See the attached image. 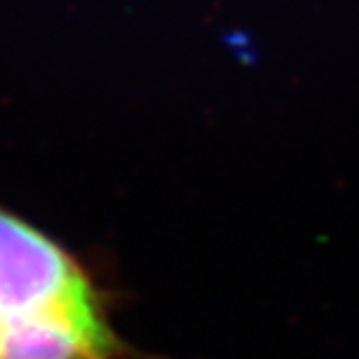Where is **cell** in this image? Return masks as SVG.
<instances>
[{
  "label": "cell",
  "instance_id": "cell-1",
  "mask_svg": "<svg viewBox=\"0 0 359 359\" xmlns=\"http://www.w3.org/2000/svg\"><path fill=\"white\" fill-rule=\"evenodd\" d=\"M33 320L111 327L86 269L51 236L0 206V332Z\"/></svg>",
  "mask_w": 359,
  "mask_h": 359
}]
</instances>
